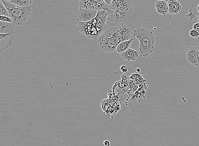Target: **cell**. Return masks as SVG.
I'll return each instance as SVG.
<instances>
[{"label":"cell","instance_id":"cell-1","mask_svg":"<svg viewBox=\"0 0 199 146\" xmlns=\"http://www.w3.org/2000/svg\"><path fill=\"white\" fill-rule=\"evenodd\" d=\"M132 0H112L108 5L109 11L107 19L108 29L117 26L130 27L132 15Z\"/></svg>","mask_w":199,"mask_h":146},{"label":"cell","instance_id":"cell-2","mask_svg":"<svg viewBox=\"0 0 199 146\" xmlns=\"http://www.w3.org/2000/svg\"><path fill=\"white\" fill-rule=\"evenodd\" d=\"M131 35V28L128 26L110 27L97 39L98 46L104 52H113L121 43L129 40Z\"/></svg>","mask_w":199,"mask_h":146},{"label":"cell","instance_id":"cell-3","mask_svg":"<svg viewBox=\"0 0 199 146\" xmlns=\"http://www.w3.org/2000/svg\"><path fill=\"white\" fill-rule=\"evenodd\" d=\"M108 15L107 11H98L97 16L90 21L82 22L78 21L76 30L86 35L89 39L97 40L108 29Z\"/></svg>","mask_w":199,"mask_h":146},{"label":"cell","instance_id":"cell-4","mask_svg":"<svg viewBox=\"0 0 199 146\" xmlns=\"http://www.w3.org/2000/svg\"><path fill=\"white\" fill-rule=\"evenodd\" d=\"M132 35L139 41V54L141 56L146 58L153 52L156 39L152 30L139 27L132 31Z\"/></svg>","mask_w":199,"mask_h":146},{"label":"cell","instance_id":"cell-5","mask_svg":"<svg viewBox=\"0 0 199 146\" xmlns=\"http://www.w3.org/2000/svg\"><path fill=\"white\" fill-rule=\"evenodd\" d=\"M7 9L10 17L12 18L15 26L24 25L33 10L32 5L27 7H21L5 0H1Z\"/></svg>","mask_w":199,"mask_h":146},{"label":"cell","instance_id":"cell-6","mask_svg":"<svg viewBox=\"0 0 199 146\" xmlns=\"http://www.w3.org/2000/svg\"><path fill=\"white\" fill-rule=\"evenodd\" d=\"M79 5L80 8L109 11L108 4L103 0H80Z\"/></svg>","mask_w":199,"mask_h":146},{"label":"cell","instance_id":"cell-7","mask_svg":"<svg viewBox=\"0 0 199 146\" xmlns=\"http://www.w3.org/2000/svg\"><path fill=\"white\" fill-rule=\"evenodd\" d=\"M98 11L95 10L80 8L77 12V20L82 22L90 21L94 19L98 14Z\"/></svg>","mask_w":199,"mask_h":146},{"label":"cell","instance_id":"cell-8","mask_svg":"<svg viewBox=\"0 0 199 146\" xmlns=\"http://www.w3.org/2000/svg\"><path fill=\"white\" fill-rule=\"evenodd\" d=\"M14 38V32L0 34V52L9 48L13 44Z\"/></svg>","mask_w":199,"mask_h":146},{"label":"cell","instance_id":"cell-9","mask_svg":"<svg viewBox=\"0 0 199 146\" xmlns=\"http://www.w3.org/2000/svg\"><path fill=\"white\" fill-rule=\"evenodd\" d=\"M188 62L194 66L199 65V52L196 47L190 48L186 54Z\"/></svg>","mask_w":199,"mask_h":146},{"label":"cell","instance_id":"cell-10","mask_svg":"<svg viewBox=\"0 0 199 146\" xmlns=\"http://www.w3.org/2000/svg\"><path fill=\"white\" fill-rule=\"evenodd\" d=\"M139 55V52L131 48H129L126 51L121 54V56L122 59L129 62L135 61Z\"/></svg>","mask_w":199,"mask_h":146},{"label":"cell","instance_id":"cell-11","mask_svg":"<svg viewBox=\"0 0 199 146\" xmlns=\"http://www.w3.org/2000/svg\"><path fill=\"white\" fill-rule=\"evenodd\" d=\"M167 3L170 14L172 15L177 14L182 10V6L178 1L177 0H169Z\"/></svg>","mask_w":199,"mask_h":146},{"label":"cell","instance_id":"cell-12","mask_svg":"<svg viewBox=\"0 0 199 146\" xmlns=\"http://www.w3.org/2000/svg\"><path fill=\"white\" fill-rule=\"evenodd\" d=\"M156 10L159 14L165 16L169 13L167 2L164 1H158L155 2Z\"/></svg>","mask_w":199,"mask_h":146},{"label":"cell","instance_id":"cell-13","mask_svg":"<svg viewBox=\"0 0 199 146\" xmlns=\"http://www.w3.org/2000/svg\"><path fill=\"white\" fill-rule=\"evenodd\" d=\"M16 26L13 23L5 22L0 21V33L7 34L14 32Z\"/></svg>","mask_w":199,"mask_h":146},{"label":"cell","instance_id":"cell-14","mask_svg":"<svg viewBox=\"0 0 199 146\" xmlns=\"http://www.w3.org/2000/svg\"><path fill=\"white\" fill-rule=\"evenodd\" d=\"M134 40L133 38L129 39V40L125 41H124L121 43L116 48V51L119 53H122L126 51L127 49L130 48L132 42Z\"/></svg>","mask_w":199,"mask_h":146},{"label":"cell","instance_id":"cell-15","mask_svg":"<svg viewBox=\"0 0 199 146\" xmlns=\"http://www.w3.org/2000/svg\"><path fill=\"white\" fill-rule=\"evenodd\" d=\"M33 2V0H13L10 2L21 7H27L31 6Z\"/></svg>","mask_w":199,"mask_h":146},{"label":"cell","instance_id":"cell-16","mask_svg":"<svg viewBox=\"0 0 199 146\" xmlns=\"http://www.w3.org/2000/svg\"><path fill=\"white\" fill-rule=\"evenodd\" d=\"M0 15L1 16H7L10 17L7 9L5 7L3 3L1 1L0 2Z\"/></svg>","mask_w":199,"mask_h":146},{"label":"cell","instance_id":"cell-17","mask_svg":"<svg viewBox=\"0 0 199 146\" xmlns=\"http://www.w3.org/2000/svg\"><path fill=\"white\" fill-rule=\"evenodd\" d=\"M0 20L3 22L13 23V20L12 18L7 16H1V15H0Z\"/></svg>","mask_w":199,"mask_h":146},{"label":"cell","instance_id":"cell-18","mask_svg":"<svg viewBox=\"0 0 199 146\" xmlns=\"http://www.w3.org/2000/svg\"><path fill=\"white\" fill-rule=\"evenodd\" d=\"M189 34L193 38H197L199 37V33L194 29H192L189 32Z\"/></svg>","mask_w":199,"mask_h":146},{"label":"cell","instance_id":"cell-19","mask_svg":"<svg viewBox=\"0 0 199 146\" xmlns=\"http://www.w3.org/2000/svg\"><path fill=\"white\" fill-rule=\"evenodd\" d=\"M140 77H142V75L138 74V73H132V74L131 76H130V78L133 80V79L136 78H137Z\"/></svg>","mask_w":199,"mask_h":146},{"label":"cell","instance_id":"cell-20","mask_svg":"<svg viewBox=\"0 0 199 146\" xmlns=\"http://www.w3.org/2000/svg\"><path fill=\"white\" fill-rule=\"evenodd\" d=\"M120 70L123 73H126L128 71V67L125 65L121 66L120 67Z\"/></svg>","mask_w":199,"mask_h":146},{"label":"cell","instance_id":"cell-21","mask_svg":"<svg viewBox=\"0 0 199 146\" xmlns=\"http://www.w3.org/2000/svg\"><path fill=\"white\" fill-rule=\"evenodd\" d=\"M193 29L199 33V23H195L193 26Z\"/></svg>","mask_w":199,"mask_h":146},{"label":"cell","instance_id":"cell-22","mask_svg":"<svg viewBox=\"0 0 199 146\" xmlns=\"http://www.w3.org/2000/svg\"><path fill=\"white\" fill-rule=\"evenodd\" d=\"M104 144L105 146H110V141L108 140H105L104 141Z\"/></svg>","mask_w":199,"mask_h":146},{"label":"cell","instance_id":"cell-23","mask_svg":"<svg viewBox=\"0 0 199 146\" xmlns=\"http://www.w3.org/2000/svg\"><path fill=\"white\" fill-rule=\"evenodd\" d=\"M105 2L108 4V5H110L111 4L112 1V0H103Z\"/></svg>","mask_w":199,"mask_h":146},{"label":"cell","instance_id":"cell-24","mask_svg":"<svg viewBox=\"0 0 199 146\" xmlns=\"http://www.w3.org/2000/svg\"><path fill=\"white\" fill-rule=\"evenodd\" d=\"M136 71L137 72H139V73H140V72H141V70H140V69H139V68H138V69H136Z\"/></svg>","mask_w":199,"mask_h":146},{"label":"cell","instance_id":"cell-25","mask_svg":"<svg viewBox=\"0 0 199 146\" xmlns=\"http://www.w3.org/2000/svg\"><path fill=\"white\" fill-rule=\"evenodd\" d=\"M196 48H197V49H198V50L199 52V44L198 45H197L196 46H195Z\"/></svg>","mask_w":199,"mask_h":146},{"label":"cell","instance_id":"cell-26","mask_svg":"<svg viewBox=\"0 0 199 146\" xmlns=\"http://www.w3.org/2000/svg\"><path fill=\"white\" fill-rule=\"evenodd\" d=\"M197 10L198 12V13H199V4H198V6H197Z\"/></svg>","mask_w":199,"mask_h":146},{"label":"cell","instance_id":"cell-27","mask_svg":"<svg viewBox=\"0 0 199 146\" xmlns=\"http://www.w3.org/2000/svg\"><path fill=\"white\" fill-rule=\"evenodd\" d=\"M5 1L8 2H10L11 1H13V0H5Z\"/></svg>","mask_w":199,"mask_h":146},{"label":"cell","instance_id":"cell-28","mask_svg":"<svg viewBox=\"0 0 199 146\" xmlns=\"http://www.w3.org/2000/svg\"><path fill=\"white\" fill-rule=\"evenodd\" d=\"M197 21H198V23H199V15L197 17Z\"/></svg>","mask_w":199,"mask_h":146}]
</instances>
